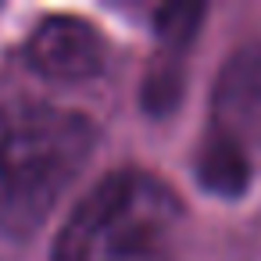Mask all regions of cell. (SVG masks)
<instances>
[{"instance_id":"obj_1","label":"cell","mask_w":261,"mask_h":261,"mask_svg":"<svg viewBox=\"0 0 261 261\" xmlns=\"http://www.w3.org/2000/svg\"><path fill=\"white\" fill-rule=\"evenodd\" d=\"M97 150V125L68 108L0 104V232L33 236Z\"/></svg>"},{"instance_id":"obj_2","label":"cell","mask_w":261,"mask_h":261,"mask_svg":"<svg viewBox=\"0 0 261 261\" xmlns=\"http://www.w3.org/2000/svg\"><path fill=\"white\" fill-rule=\"evenodd\" d=\"M182 204L150 172L104 175L68 215L54 240V261H175Z\"/></svg>"},{"instance_id":"obj_3","label":"cell","mask_w":261,"mask_h":261,"mask_svg":"<svg viewBox=\"0 0 261 261\" xmlns=\"http://www.w3.org/2000/svg\"><path fill=\"white\" fill-rule=\"evenodd\" d=\"M25 65L43 75V79H58V83H83L104 72L108 61V47L104 36L72 15H54L47 22H40L33 29V36L25 40Z\"/></svg>"},{"instance_id":"obj_4","label":"cell","mask_w":261,"mask_h":261,"mask_svg":"<svg viewBox=\"0 0 261 261\" xmlns=\"http://www.w3.org/2000/svg\"><path fill=\"white\" fill-rule=\"evenodd\" d=\"M200 18H204L200 4H168L158 11V54L143 83V108L154 118H165L182 100L186 54H190V43L197 40Z\"/></svg>"},{"instance_id":"obj_5","label":"cell","mask_w":261,"mask_h":261,"mask_svg":"<svg viewBox=\"0 0 261 261\" xmlns=\"http://www.w3.org/2000/svg\"><path fill=\"white\" fill-rule=\"evenodd\" d=\"M211 115L215 133L236 140L247 154L261 147V43H250L225 61L215 83Z\"/></svg>"},{"instance_id":"obj_6","label":"cell","mask_w":261,"mask_h":261,"mask_svg":"<svg viewBox=\"0 0 261 261\" xmlns=\"http://www.w3.org/2000/svg\"><path fill=\"white\" fill-rule=\"evenodd\" d=\"M197 179L218 197H240L250 182V154L236 140L211 129L197 154Z\"/></svg>"}]
</instances>
